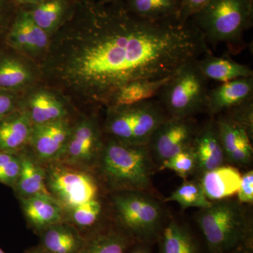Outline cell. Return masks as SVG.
Segmentation results:
<instances>
[{
  "label": "cell",
  "instance_id": "22",
  "mask_svg": "<svg viewBox=\"0 0 253 253\" xmlns=\"http://www.w3.org/2000/svg\"><path fill=\"white\" fill-rule=\"evenodd\" d=\"M64 221L74 226L84 239L104 227L100 226L104 207L99 198L65 210Z\"/></svg>",
  "mask_w": 253,
  "mask_h": 253
},
{
  "label": "cell",
  "instance_id": "33",
  "mask_svg": "<svg viewBox=\"0 0 253 253\" xmlns=\"http://www.w3.org/2000/svg\"><path fill=\"white\" fill-rule=\"evenodd\" d=\"M20 8L14 0H0V41L4 42L6 33Z\"/></svg>",
  "mask_w": 253,
  "mask_h": 253
},
{
  "label": "cell",
  "instance_id": "13",
  "mask_svg": "<svg viewBox=\"0 0 253 253\" xmlns=\"http://www.w3.org/2000/svg\"><path fill=\"white\" fill-rule=\"evenodd\" d=\"M191 151L196 159V171L201 175L224 165L225 155L214 118H211L203 126H199Z\"/></svg>",
  "mask_w": 253,
  "mask_h": 253
},
{
  "label": "cell",
  "instance_id": "30",
  "mask_svg": "<svg viewBox=\"0 0 253 253\" xmlns=\"http://www.w3.org/2000/svg\"><path fill=\"white\" fill-rule=\"evenodd\" d=\"M196 159L191 147L169 158L163 162L158 169L174 171L178 176L186 180L189 176L196 172Z\"/></svg>",
  "mask_w": 253,
  "mask_h": 253
},
{
  "label": "cell",
  "instance_id": "14",
  "mask_svg": "<svg viewBox=\"0 0 253 253\" xmlns=\"http://www.w3.org/2000/svg\"><path fill=\"white\" fill-rule=\"evenodd\" d=\"M253 77L221 83L208 90L206 111L212 118L253 100Z\"/></svg>",
  "mask_w": 253,
  "mask_h": 253
},
{
  "label": "cell",
  "instance_id": "17",
  "mask_svg": "<svg viewBox=\"0 0 253 253\" xmlns=\"http://www.w3.org/2000/svg\"><path fill=\"white\" fill-rule=\"evenodd\" d=\"M21 160V169L14 189L18 199L36 195H50L46 183L45 168L32 154L23 150L18 153Z\"/></svg>",
  "mask_w": 253,
  "mask_h": 253
},
{
  "label": "cell",
  "instance_id": "41",
  "mask_svg": "<svg viewBox=\"0 0 253 253\" xmlns=\"http://www.w3.org/2000/svg\"><path fill=\"white\" fill-rule=\"evenodd\" d=\"M229 253H252V252H250V251H246V250L241 249L237 250V251H233V252Z\"/></svg>",
  "mask_w": 253,
  "mask_h": 253
},
{
  "label": "cell",
  "instance_id": "28",
  "mask_svg": "<svg viewBox=\"0 0 253 253\" xmlns=\"http://www.w3.org/2000/svg\"><path fill=\"white\" fill-rule=\"evenodd\" d=\"M126 7L136 16L157 21L179 17L180 0H123Z\"/></svg>",
  "mask_w": 253,
  "mask_h": 253
},
{
  "label": "cell",
  "instance_id": "2",
  "mask_svg": "<svg viewBox=\"0 0 253 253\" xmlns=\"http://www.w3.org/2000/svg\"><path fill=\"white\" fill-rule=\"evenodd\" d=\"M156 166L148 145L125 144L109 138L104 141L95 169L106 187L114 192L151 193Z\"/></svg>",
  "mask_w": 253,
  "mask_h": 253
},
{
  "label": "cell",
  "instance_id": "11",
  "mask_svg": "<svg viewBox=\"0 0 253 253\" xmlns=\"http://www.w3.org/2000/svg\"><path fill=\"white\" fill-rule=\"evenodd\" d=\"M72 128L66 118L33 125L28 145L32 154L43 165L59 161L64 154Z\"/></svg>",
  "mask_w": 253,
  "mask_h": 253
},
{
  "label": "cell",
  "instance_id": "31",
  "mask_svg": "<svg viewBox=\"0 0 253 253\" xmlns=\"http://www.w3.org/2000/svg\"><path fill=\"white\" fill-rule=\"evenodd\" d=\"M20 169L19 154L0 151V183L14 189Z\"/></svg>",
  "mask_w": 253,
  "mask_h": 253
},
{
  "label": "cell",
  "instance_id": "9",
  "mask_svg": "<svg viewBox=\"0 0 253 253\" xmlns=\"http://www.w3.org/2000/svg\"><path fill=\"white\" fill-rule=\"evenodd\" d=\"M104 145L97 121L94 118H84L73 126L64 154L59 161L91 171L97 166Z\"/></svg>",
  "mask_w": 253,
  "mask_h": 253
},
{
  "label": "cell",
  "instance_id": "10",
  "mask_svg": "<svg viewBox=\"0 0 253 253\" xmlns=\"http://www.w3.org/2000/svg\"><path fill=\"white\" fill-rule=\"evenodd\" d=\"M198 127L194 118H168L155 131L148 144L156 166L159 168L169 158L190 149Z\"/></svg>",
  "mask_w": 253,
  "mask_h": 253
},
{
  "label": "cell",
  "instance_id": "25",
  "mask_svg": "<svg viewBox=\"0 0 253 253\" xmlns=\"http://www.w3.org/2000/svg\"><path fill=\"white\" fill-rule=\"evenodd\" d=\"M158 239L160 253H201L189 229L175 220L163 226Z\"/></svg>",
  "mask_w": 253,
  "mask_h": 253
},
{
  "label": "cell",
  "instance_id": "24",
  "mask_svg": "<svg viewBox=\"0 0 253 253\" xmlns=\"http://www.w3.org/2000/svg\"><path fill=\"white\" fill-rule=\"evenodd\" d=\"M74 1L46 0L27 9L34 22L51 35L67 17Z\"/></svg>",
  "mask_w": 253,
  "mask_h": 253
},
{
  "label": "cell",
  "instance_id": "4",
  "mask_svg": "<svg viewBox=\"0 0 253 253\" xmlns=\"http://www.w3.org/2000/svg\"><path fill=\"white\" fill-rule=\"evenodd\" d=\"M213 46L224 43L234 53L253 22V0H212L191 18Z\"/></svg>",
  "mask_w": 253,
  "mask_h": 253
},
{
  "label": "cell",
  "instance_id": "26",
  "mask_svg": "<svg viewBox=\"0 0 253 253\" xmlns=\"http://www.w3.org/2000/svg\"><path fill=\"white\" fill-rule=\"evenodd\" d=\"M170 77L160 80H141L129 83L116 93L108 106H126L154 99Z\"/></svg>",
  "mask_w": 253,
  "mask_h": 253
},
{
  "label": "cell",
  "instance_id": "20",
  "mask_svg": "<svg viewBox=\"0 0 253 253\" xmlns=\"http://www.w3.org/2000/svg\"><path fill=\"white\" fill-rule=\"evenodd\" d=\"M201 73L208 81L223 83L239 78L253 77V71L246 65L237 63L229 56H214L211 51L198 59Z\"/></svg>",
  "mask_w": 253,
  "mask_h": 253
},
{
  "label": "cell",
  "instance_id": "16",
  "mask_svg": "<svg viewBox=\"0 0 253 253\" xmlns=\"http://www.w3.org/2000/svg\"><path fill=\"white\" fill-rule=\"evenodd\" d=\"M32 123L27 111L19 108L0 121V151L18 154L31 139Z\"/></svg>",
  "mask_w": 253,
  "mask_h": 253
},
{
  "label": "cell",
  "instance_id": "37",
  "mask_svg": "<svg viewBox=\"0 0 253 253\" xmlns=\"http://www.w3.org/2000/svg\"><path fill=\"white\" fill-rule=\"evenodd\" d=\"M127 253H151L148 244L136 243L129 249Z\"/></svg>",
  "mask_w": 253,
  "mask_h": 253
},
{
  "label": "cell",
  "instance_id": "8",
  "mask_svg": "<svg viewBox=\"0 0 253 253\" xmlns=\"http://www.w3.org/2000/svg\"><path fill=\"white\" fill-rule=\"evenodd\" d=\"M48 191L65 210L99 198V181L91 171L61 161L44 165Z\"/></svg>",
  "mask_w": 253,
  "mask_h": 253
},
{
  "label": "cell",
  "instance_id": "40",
  "mask_svg": "<svg viewBox=\"0 0 253 253\" xmlns=\"http://www.w3.org/2000/svg\"><path fill=\"white\" fill-rule=\"evenodd\" d=\"M121 1V0H98L100 3L102 4H110V3L116 2V1Z\"/></svg>",
  "mask_w": 253,
  "mask_h": 253
},
{
  "label": "cell",
  "instance_id": "12",
  "mask_svg": "<svg viewBox=\"0 0 253 253\" xmlns=\"http://www.w3.org/2000/svg\"><path fill=\"white\" fill-rule=\"evenodd\" d=\"M50 35L40 28L29 11L21 6L5 37L4 43L11 49L37 55L45 52Z\"/></svg>",
  "mask_w": 253,
  "mask_h": 253
},
{
  "label": "cell",
  "instance_id": "3",
  "mask_svg": "<svg viewBox=\"0 0 253 253\" xmlns=\"http://www.w3.org/2000/svg\"><path fill=\"white\" fill-rule=\"evenodd\" d=\"M196 221L211 253L252 252V224L239 200L214 201L201 210Z\"/></svg>",
  "mask_w": 253,
  "mask_h": 253
},
{
  "label": "cell",
  "instance_id": "23",
  "mask_svg": "<svg viewBox=\"0 0 253 253\" xmlns=\"http://www.w3.org/2000/svg\"><path fill=\"white\" fill-rule=\"evenodd\" d=\"M23 109L27 111L33 125L62 119L66 118L68 113L62 101L52 93L45 90L33 93Z\"/></svg>",
  "mask_w": 253,
  "mask_h": 253
},
{
  "label": "cell",
  "instance_id": "27",
  "mask_svg": "<svg viewBox=\"0 0 253 253\" xmlns=\"http://www.w3.org/2000/svg\"><path fill=\"white\" fill-rule=\"evenodd\" d=\"M33 75L29 68L16 56L0 51V90H20L30 84Z\"/></svg>",
  "mask_w": 253,
  "mask_h": 253
},
{
  "label": "cell",
  "instance_id": "18",
  "mask_svg": "<svg viewBox=\"0 0 253 253\" xmlns=\"http://www.w3.org/2000/svg\"><path fill=\"white\" fill-rule=\"evenodd\" d=\"M241 174L232 166H223L204 173L200 181L206 197L211 202L229 199L237 194Z\"/></svg>",
  "mask_w": 253,
  "mask_h": 253
},
{
  "label": "cell",
  "instance_id": "34",
  "mask_svg": "<svg viewBox=\"0 0 253 253\" xmlns=\"http://www.w3.org/2000/svg\"><path fill=\"white\" fill-rule=\"evenodd\" d=\"M212 0H180L179 19L187 21L199 12Z\"/></svg>",
  "mask_w": 253,
  "mask_h": 253
},
{
  "label": "cell",
  "instance_id": "36",
  "mask_svg": "<svg viewBox=\"0 0 253 253\" xmlns=\"http://www.w3.org/2000/svg\"><path fill=\"white\" fill-rule=\"evenodd\" d=\"M18 106L16 92L0 90V121L18 109Z\"/></svg>",
  "mask_w": 253,
  "mask_h": 253
},
{
  "label": "cell",
  "instance_id": "7",
  "mask_svg": "<svg viewBox=\"0 0 253 253\" xmlns=\"http://www.w3.org/2000/svg\"><path fill=\"white\" fill-rule=\"evenodd\" d=\"M208 81L198 59L184 63L163 86L158 101L169 118H194L206 111Z\"/></svg>",
  "mask_w": 253,
  "mask_h": 253
},
{
  "label": "cell",
  "instance_id": "32",
  "mask_svg": "<svg viewBox=\"0 0 253 253\" xmlns=\"http://www.w3.org/2000/svg\"><path fill=\"white\" fill-rule=\"evenodd\" d=\"M235 121L248 131L250 136L253 134V100L236 106L234 109L222 113Z\"/></svg>",
  "mask_w": 253,
  "mask_h": 253
},
{
  "label": "cell",
  "instance_id": "15",
  "mask_svg": "<svg viewBox=\"0 0 253 253\" xmlns=\"http://www.w3.org/2000/svg\"><path fill=\"white\" fill-rule=\"evenodd\" d=\"M19 200L28 225L38 234L64 221V208L52 196L36 195Z\"/></svg>",
  "mask_w": 253,
  "mask_h": 253
},
{
  "label": "cell",
  "instance_id": "1",
  "mask_svg": "<svg viewBox=\"0 0 253 253\" xmlns=\"http://www.w3.org/2000/svg\"><path fill=\"white\" fill-rule=\"evenodd\" d=\"M53 33L42 66L44 78L84 102L106 106L123 86L170 77L211 51L191 19H144L123 0H75Z\"/></svg>",
  "mask_w": 253,
  "mask_h": 253
},
{
  "label": "cell",
  "instance_id": "6",
  "mask_svg": "<svg viewBox=\"0 0 253 253\" xmlns=\"http://www.w3.org/2000/svg\"><path fill=\"white\" fill-rule=\"evenodd\" d=\"M108 107L105 130L110 138L125 144H149L155 131L169 118L155 99Z\"/></svg>",
  "mask_w": 253,
  "mask_h": 253
},
{
  "label": "cell",
  "instance_id": "19",
  "mask_svg": "<svg viewBox=\"0 0 253 253\" xmlns=\"http://www.w3.org/2000/svg\"><path fill=\"white\" fill-rule=\"evenodd\" d=\"M41 246L47 253H81L85 239L74 226L63 221L39 233Z\"/></svg>",
  "mask_w": 253,
  "mask_h": 253
},
{
  "label": "cell",
  "instance_id": "39",
  "mask_svg": "<svg viewBox=\"0 0 253 253\" xmlns=\"http://www.w3.org/2000/svg\"><path fill=\"white\" fill-rule=\"evenodd\" d=\"M26 253H47L44 251L41 246H37V247L32 248V249L26 251Z\"/></svg>",
  "mask_w": 253,
  "mask_h": 253
},
{
  "label": "cell",
  "instance_id": "38",
  "mask_svg": "<svg viewBox=\"0 0 253 253\" xmlns=\"http://www.w3.org/2000/svg\"><path fill=\"white\" fill-rule=\"evenodd\" d=\"M20 6H34L40 3L43 2L46 0H14Z\"/></svg>",
  "mask_w": 253,
  "mask_h": 253
},
{
  "label": "cell",
  "instance_id": "29",
  "mask_svg": "<svg viewBox=\"0 0 253 253\" xmlns=\"http://www.w3.org/2000/svg\"><path fill=\"white\" fill-rule=\"evenodd\" d=\"M165 202L177 203L182 209L197 208L205 209L212 202L206 197L200 181L185 180Z\"/></svg>",
  "mask_w": 253,
  "mask_h": 253
},
{
  "label": "cell",
  "instance_id": "35",
  "mask_svg": "<svg viewBox=\"0 0 253 253\" xmlns=\"http://www.w3.org/2000/svg\"><path fill=\"white\" fill-rule=\"evenodd\" d=\"M238 200L241 204H253V172L250 170L241 176V184L237 193Z\"/></svg>",
  "mask_w": 253,
  "mask_h": 253
},
{
  "label": "cell",
  "instance_id": "42",
  "mask_svg": "<svg viewBox=\"0 0 253 253\" xmlns=\"http://www.w3.org/2000/svg\"><path fill=\"white\" fill-rule=\"evenodd\" d=\"M0 253H5L4 251L1 250V248H0Z\"/></svg>",
  "mask_w": 253,
  "mask_h": 253
},
{
  "label": "cell",
  "instance_id": "21",
  "mask_svg": "<svg viewBox=\"0 0 253 253\" xmlns=\"http://www.w3.org/2000/svg\"><path fill=\"white\" fill-rule=\"evenodd\" d=\"M136 243L118 226H105L86 238L81 253H127Z\"/></svg>",
  "mask_w": 253,
  "mask_h": 253
},
{
  "label": "cell",
  "instance_id": "5",
  "mask_svg": "<svg viewBox=\"0 0 253 253\" xmlns=\"http://www.w3.org/2000/svg\"><path fill=\"white\" fill-rule=\"evenodd\" d=\"M112 203L118 227L136 242L149 244L158 239L163 226V210L151 193L116 192Z\"/></svg>",
  "mask_w": 253,
  "mask_h": 253
}]
</instances>
